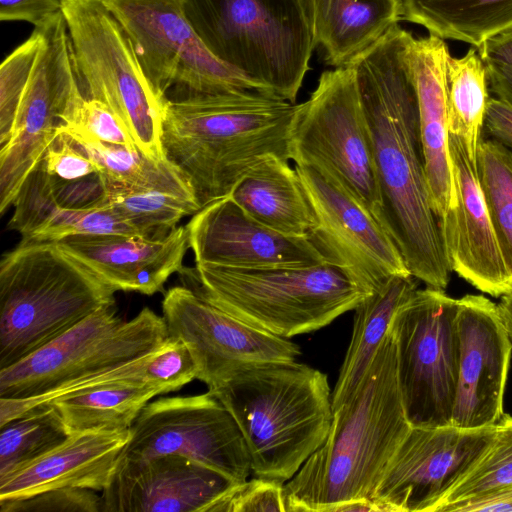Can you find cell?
Segmentation results:
<instances>
[{"label": "cell", "instance_id": "40", "mask_svg": "<svg viewBox=\"0 0 512 512\" xmlns=\"http://www.w3.org/2000/svg\"><path fill=\"white\" fill-rule=\"evenodd\" d=\"M284 484L260 477L238 482L210 512H287Z\"/></svg>", "mask_w": 512, "mask_h": 512}, {"label": "cell", "instance_id": "29", "mask_svg": "<svg viewBox=\"0 0 512 512\" xmlns=\"http://www.w3.org/2000/svg\"><path fill=\"white\" fill-rule=\"evenodd\" d=\"M163 392L154 386L111 383L50 403L60 413L69 434L129 429L143 407Z\"/></svg>", "mask_w": 512, "mask_h": 512}, {"label": "cell", "instance_id": "31", "mask_svg": "<svg viewBox=\"0 0 512 512\" xmlns=\"http://www.w3.org/2000/svg\"><path fill=\"white\" fill-rule=\"evenodd\" d=\"M69 137L96 162L101 177L106 180L128 187L157 188L197 198L186 176L168 159H151L137 147Z\"/></svg>", "mask_w": 512, "mask_h": 512}, {"label": "cell", "instance_id": "13", "mask_svg": "<svg viewBox=\"0 0 512 512\" xmlns=\"http://www.w3.org/2000/svg\"><path fill=\"white\" fill-rule=\"evenodd\" d=\"M42 40L12 131L0 151V212L13 202L47 148L86 99L76 74L64 15L39 25Z\"/></svg>", "mask_w": 512, "mask_h": 512}, {"label": "cell", "instance_id": "4", "mask_svg": "<svg viewBox=\"0 0 512 512\" xmlns=\"http://www.w3.org/2000/svg\"><path fill=\"white\" fill-rule=\"evenodd\" d=\"M208 391L237 422L252 473L281 483L324 443L333 419L326 374L296 361L242 365Z\"/></svg>", "mask_w": 512, "mask_h": 512}, {"label": "cell", "instance_id": "37", "mask_svg": "<svg viewBox=\"0 0 512 512\" xmlns=\"http://www.w3.org/2000/svg\"><path fill=\"white\" fill-rule=\"evenodd\" d=\"M12 206L8 228L18 232L25 241L44 228L61 208L52 178L41 162L26 178Z\"/></svg>", "mask_w": 512, "mask_h": 512}, {"label": "cell", "instance_id": "5", "mask_svg": "<svg viewBox=\"0 0 512 512\" xmlns=\"http://www.w3.org/2000/svg\"><path fill=\"white\" fill-rule=\"evenodd\" d=\"M116 290L53 241H24L0 262V369L105 306Z\"/></svg>", "mask_w": 512, "mask_h": 512}, {"label": "cell", "instance_id": "7", "mask_svg": "<svg viewBox=\"0 0 512 512\" xmlns=\"http://www.w3.org/2000/svg\"><path fill=\"white\" fill-rule=\"evenodd\" d=\"M184 10L217 59L295 103L316 48L307 0H184Z\"/></svg>", "mask_w": 512, "mask_h": 512}, {"label": "cell", "instance_id": "20", "mask_svg": "<svg viewBox=\"0 0 512 512\" xmlns=\"http://www.w3.org/2000/svg\"><path fill=\"white\" fill-rule=\"evenodd\" d=\"M236 483L179 454L119 457L101 492L102 512H210Z\"/></svg>", "mask_w": 512, "mask_h": 512}, {"label": "cell", "instance_id": "6", "mask_svg": "<svg viewBox=\"0 0 512 512\" xmlns=\"http://www.w3.org/2000/svg\"><path fill=\"white\" fill-rule=\"evenodd\" d=\"M179 274L183 285L207 302L283 338L318 330L371 294L328 263L267 269L196 263Z\"/></svg>", "mask_w": 512, "mask_h": 512}, {"label": "cell", "instance_id": "35", "mask_svg": "<svg viewBox=\"0 0 512 512\" xmlns=\"http://www.w3.org/2000/svg\"><path fill=\"white\" fill-rule=\"evenodd\" d=\"M509 485H512V416L504 414L496 425L494 439L486 452L436 510L444 504L472 498Z\"/></svg>", "mask_w": 512, "mask_h": 512}, {"label": "cell", "instance_id": "42", "mask_svg": "<svg viewBox=\"0 0 512 512\" xmlns=\"http://www.w3.org/2000/svg\"><path fill=\"white\" fill-rule=\"evenodd\" d=\"M51 178L56 198L63 208L93 207L106 199L100 173L72 181Z\"/></svg>", "mask_w": 512, "mask_h": 512}, {"label": "cell", "instance_id": "15", "mask_svg": "<svg viewBox=\"0 0 512 512\" xmlns=\"http://www.w3.org/2000/svg\"><path fill=\"white\" fill-rule=\"evenodd\" d=\"M496 425L411 427L388 463L372 499L382 512H435L492 443Z\"/></svg>", "mask_w": 512, "mask_h": 512}, {"label": "cell", "instance_id": "38", "mask_svg": "<svg viewBox=\"0 0 512 512\" xmlns=\"http://www.w3.org/2000/svg\"><path fill=\"white\" fill-rule=\"evenodd\" d=\"M58 131L89 141L137 147L117 115L97 100L85 99L72 121Z\"/></svg>", "mask_w": 512, "mask_h": 512}, {"label": "cell", "instance_id": "8", "mask_svg": "<svg viewBox=\"0 0 512 512\" xmlns=\"http://www.w3.org/2000/svg\"><path fill=\"white\" fill-rule=\"evenodd\" d=\"M62 13L84 97L108 106L147 157L166 160L163 104L117 19L100 0H62Z\"/></svg>", "mask_w": 512, "mask_h": 512}, {"label": "cell", "instance_id": "36", "mask_svg": "<svg viewBox=\"0 0 512 512\" xmlns=\"http://www.w3.org/2000/svg\"><path fill=\"white\" fill-rule=\"evenodd\" d=\"M42 34L34 27L32 34L15 48L0 66V147L8 141L14 120L40 49Z\"/></svg>", "mask_w": 512, "mask_h": 512}, {"label": "cell", "instance_id": "27", "mask_svg": "<svg viewBox=\"0 0 512 512\" xmlns=\"http://www.w3.org/2000/svg\"><path fill=\"white\" fill-rule=\"evenodd\" d=\"M416 290L412 275H397L354 309L351 341L332 392L333 411L358 388L389 332L394 315Z\"/></svg>", "mask_w": 512, "mask_h": 512}, {"label": "cell", "instance_id": "48", "mask_svg": "<svg viewBox=\"0 0 512 512\" xmlns=\"http://www.w3.org/2000/svg\"><path fill=\"white\" fill-rule=\"evenodd\" d=\"M498 308L504 325L512 341V293L502 296Z\"/></svg>", "mask_w": 512, "mask_h": 512}, {"label": "cell", "instance_id": "11", "mask_svg": "<svg viewBox=\"0 0 512 512\" xmlns=\"http://www.w3.org/2000/svg\"><path fill=\"white\" fill-rule=\"evenodd\" d=\"M168 337L163 316L144 307L130 320L115 305L83 321L22 360L0 369V398L26 399L140 358Z\"/></svg>", "mask_w": 512, "mask_h": 512}, {"label": "cell", "instance_id": "39", "mask_svg": "<svg viewBox=\"0 0 512 512\" xmlns=\"http://www.w3.org/2000/svg\"><path fill=\"white\" fill-rule=\"evenodd\" d=\"M0 512H102V497L88 488H55L0 501Z\"/></svg>", "mask_w": 512, "mask_h": 512}, {"label": "cell", "instance_id": "17", "mask_svg": "<svg viewBox=\"0 0 512 512\" xmlns=\"http://www.w3.org/2000/svg\"><path fill=\"white\" fill-rule=\"evenodd\" d=\"M162 313L169 336L181 339L208 388L236 368L255 362L295 361L297 344L253 327L204 300L186 286L168 289Z\"/></svg>", "mask_w": 512, "mask_h": 512}, {"label": "cell", "instance_id": "2", "mask_svg": "<svg viewBox=\"0 0 512 512\" xmlns=\"http://www.w3.org/2000/svg\"><path fill=\"white\" fill-rule=\"evenodd\" d=\"M410 428L389 329L358 388L333 411L324 443L284 484L286 511L333 512L343 503L372 499Z\"/></svg>", "mask_w": 512, "mask_h": 512}, {"label": "cell", "instance_id": "16", "mask_svg": "<svg viewBox=\"0 0 512 512\" xmlns=\"http://www.w3.org/2000/svg\"><path fill=\"white\" fill-rule=\"evenodd\" d=\"M295 169L316 219L307 237L326 263L369 293L394 276L411 275L396 244L368 209L314 168L295 164Z\"/></svg>", "mask_w": 512, "mask_h": 512}, {"label": "cell", "instance_id": "26", "mask_svg": "<svg viewBox=\"0 0 512 512\" xmlns=\"http://www.w3.org/2000/svg\"><path fill=\"white\" fill-rule=\"evenodd\" d=\"M326 64L346 66L400 21L398 0H307Z\"/></svg>", "mask_w": 512, "mask_h": 512}, {"label": "cell", "instance_id": "28", "mask_svg": "<svg viewBox=\"0 0 512 512\" xmlns=\"http://www.w3.org/2000/svg\"><path fill=\"white\" fill-rule=\"evenodd\" d=\"M400 20L423 26L440 39L480 47L512 28V0H398Z\"/></svg>", "mask_w": 512, "mask_h": 512}, {"label": "cell", "instance_id": "41", "mask_svg": "<svg viewBox=\"0 0 512 512\" xmlns=\"http://www.w3.org/2000/svg\"><path fill=\"white\" fill-rule=\"evenodd\" d=\"M58 134L47 148L41 164L46 172L58 180L72 181L100 173L96 162L66 133Z\"/></svg>", "mask_w": 512, "mask_h": 512}, {"label": "cell", "instance_id": "33", "mask_svg": "<svg viewBox=\"0 0 512 512\" xmlns=\"http://www.w3.org/2000/svg\"><path fill=\"white\" fill-rule=\"evenodd\" d=\"M69 435L60 413L51 404L6 422L0 426V479L51 451Z\"/></svg>", "mask_w": 512, "mask_h": 512}, {"label": "cell", "instance_id": "1", "mask_svg": "<svg viewBox=\"0 0 512 512\" xmlns=\"http://www.w3.org/2000/svg\"><path fill=\"white\" fill-rule=\"evenodd\" d=\"M412 34L398 24L349 65L369 125L381 199L379 222L411 275L444 290L452 272L433 211L408 58Z\"/></svg>", "mask_w": 512, "mask_h": 512}, {"label": "cell", "instance_id": "19", "mask_svg": "<svg viewBox=\"0 0 512 512\" xmlns=\"http://www.w3.org/2000/svg\"><path fill=\"white\" fill-rule=\"evenodd\" d=\"M186 226L195 263L241 269L326 263L307 236H288L263 225L230 196L202 207Z\"/></svg>", "mask_w": 512, "mask_h": 512}, {"label": "cell", "instance_id": "25", "mask_svg": "<svg viewBox=\"0 0 512 512\" xmlns=\"http://www.w3.org/2000/svg\"><path fill=\"white\" fill-rule=\"evenodd\" d=\"M229 196L252 218L281 234L306 237L316 225L299 175L286 158L265 157Z\"/></svg>", "mask_w": 512, "mask_h": 512}, {"label": "cell", "instance_id": "30", "mask_svg": "<svg viewBox=\"0 0 512 512\" xmlns=\"http://www.w3.org/2000/svg\"><path fill=\"white\" fill-rule=\"evenodd\" d=\"M447 80L449 133L462 138L476 162L490 97L486 66L475 47L461 58L448 57Z\"/></svg>", "mask_w": 512, "mask_h": 512}, {"label": "cell", "instance_id": "43", "mask_svg": "<svg viewBox=\"0 0 512 512\" xmlns=\"http://www.w3.org/2000/svg\"><path fill=\"white\" fill-rule=\"evenodd\" d=\"M62 11V0H0L1 21H25L37 27Z\"/></svg>", "mask_w": 512, "mask_h": 512}, {"label": "cell", "instance_id": "21", "mask_svg": "<svg viewBox=\"0 0 512 512\" xmlns=\"http://www.w3.org/2000/svg\"><path fill=\"white\" fill-rule=\"evenodd\" d=\"M449 149L456 200L439 225L451 269L481 292L494 297L510 294L512 276L488 214L476 162L462 138L451 133Z\"/></svg>", "mask_w": 512, "mask_h": 512}, {"label": "cell", "instance_id": "9", "mask_svg": "<svg viewBox=\"0 0 512 512\" xmlns=\"http://www.w3.org/2000/svg\"><path fill=\"white\" fill-rule=\"evenodd\" d=\"M290 160L317 170L379 221L371 134L349 65L323 72L309 99L297 104Z\"/></svg>", "mask_w": 512, "mask_h": 512}, {"label": "cell", "instance_id": "23", "mask_svg": "<svg viewBox=\"0 0 512 512\" xmlns=\"http://www.w3.org/2000/svg\"><path fill=\"white\" fill-rule=\"evenodd\" d=\"M443 39L410 40L408 58L415 85L420 137L433 211L440 221L456 200L449 149L447 60Z\"/></svg>", "mask_w": 512, "mask_h": 512}, {"label": "cell", "instance_id": "46", "mask_svg": "<svg viewBox=\"0 0 512 512\" xmlns=\"http://www.w3.org/2000/svg\"><path fill=\"white\" fill-rule=\"evenodd\" d=\"M476 49L484 63L512 68V28L489 38Z\"/></svg>", "mask_w": 512, "mask_h": 512}, {"label": "cell", "instance_id": "47", "mask_svg": "<svg viewBox=\"0 0 512 512\" xmlns=\"http://www.w3.org/2000/svg\"><path fill=\"white\" fill-rule=\"evenodd\" d=\"M489 90L512 105V68L485 63Z\"/></svg>", "mask_w": 512, "mask_h": 512}, {"label": "cell", "instance_id": "32", "mask_svg": "<svg viewBox=\"0 0 512 512\" xmlns=\"http://www.w3.org/2000/svg\"><path fill=\"white\" fill-rule=\"evenodd\" d=\"M102 181L110 206L141 236L164 237L182 218L202 208L194 197L157 188L128 187L104 178Z\"/></svg>", "mask_w": 512, "mask_h": 512}, {"label": "cell", "instance_id": "44", "mask_svg": "<svg viewBox=\"0 0 512 512\" xmlns=\"http://www.w3.org/2000/svg\"><path fill=\"white\" fill-rule=\"evenodd\" d=\"M512 511V485L440 506L436 512Z\"/></svg>", "mask_w": 512, "mask_h": 512}, {"label": "cell", "instance_id": "34", "mask_svg": "<svg viewBox=\"0 0 512 512\" xmlns=\"http://www.w3.org/2000/svg\"><path fill=\"white\" fill-rule=\"evenodd\" d=\"M476 166L496 239L512 276V151L494 139H481Z\"/></svg>", "mask_w": 512, "mask_h": 512}, {"label": "cell", "instance_id": "18", "mask_svg": "<svg viewBox=\"0 0 512 512\" xmlns=\"http://www.w3.org/2000/svg\"><path fill=\"white\" fill-rule=\"evenodd\" d=\"M459 373L451 425L478 429L497 425L512 341L498 305L482 295L459 299L457 313Z\"/></svg>", "mask_w": 512, "mask_h": 512}, {"label": "cell", "instance_id": "45", "mask_svg": "<svg viewBox=\"0 0 512 512\" xmlns=\"http://www.w3.org/2000/svg\"><path fill=\"white\" fill-rule=\"evenodd\" d=\"M484 126L488 134L512 151V105L498 98H489Z\"/></svg>", "mask_w": 512, "mask_h": 512}, {"label": "cell", "instance_id": "22", "mask_svg": "<svg viewBox=\"0 0 512 512\" xmlns=\"http://www.w3.org/2000/svg\"><path fill=\"white\" fill-rule=\"evenodd\" d=\"M116 291L144 295L162 292L166 281L180 273L190 248L186 225L166 236L78 234L55 241Z\"/></svg>", "mask_w": 512, "mask_h": 512}, {"label": "cell", "instance_id": "3", "mask_svg": "<svg viewBox=\"0 0 512 512\" xmlns=\"http://www.w3.org/2000/svg\"><path fill=\"white\" fill-rule=\"evenodd\" d=\"M296 108L295 103L250 91L166 100L163 149L204 207L228 197L265 157L290 160Z\"/></svg>", "mask_w": 512, "mask_h": 512}, {"label": "cell", "instance_id": "10", "mask_svg": "<svg viewBox=\"0 0 512 512\" xmlns=\"http://www.w3.org/2000/svg\"><path fill=\"white\" fill-rule=\"evenodd\" d=\"M100 1L125 31L162 104L204 94L271 95L208 50L186 16L184 0Z\"/></svg>", "mask_w": 512, "mask_h": 512}, {"label": "cell", "instance_id": "14", "mask_svg": "<svg viewBox=\"0 0 512 512\" xmlns=\"http://www.w3.org/2000/svg\"><path fill=\"white\" fill-rule=\"evenodd\" d=\"M179 454L235 482L252 473L251 457L232 414L211 392L148 402L119 457L148 459Z\"/></svg>", "mask_w": 512, "mask_h": 512}, {"label": "cell", "instance_id": "12", "mask_svg": "<svg viewBox=\"0 0 512 512\" xmlns=\"http://www.w3.org/2000/svg\"><path fill=\"white\" fill-rule=\"evenodd\" d=\"M458 305L459 299L427 286L399 307L390 325L411 427L451 425L459 373Z\"/></svg>", "mask_w": 512, "mask_h": 512}, {"label": "cell", "instance_id": "24", "mask_svg": "<svg viewBox=\"0 0 512 512\" xmlns=\"http://www.w3.org/2000/svg\"><path fill=\"white\" fill-rule=\"evenodd\" d=\"M130 437L131 428L72 433L51 451L0 479V501L63 487L102 492Z\"/></svg>", "mask_w": 512, "mask_h": 512}]
</instances>
